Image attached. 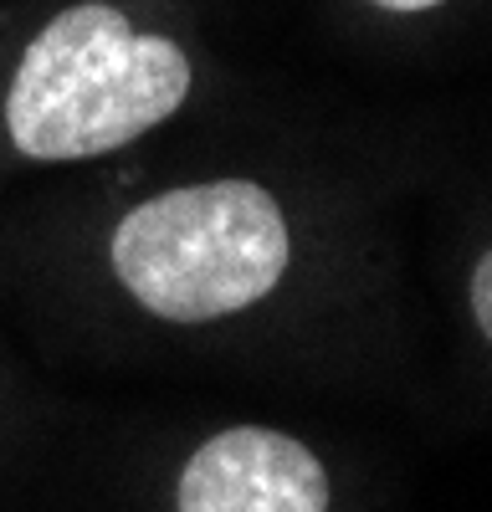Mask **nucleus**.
<instances>
[{
	"label": "nucleus",
	"instance_id": "nucleus-3",
	"mask_svg": "<svg viewBox=\"0 0 492 512\" xmlns=\"http://www.w3.org/2000/svg\"><path fill=\"white\" fill-rule=\"evenodd\" d=\"M328 502V466L272 425L205 436L175 477V512H328Z\"/></svg>",
	"mask_w": 492,
	"mask_h": 512
},
{
	"label": "nucleus",
	"instance_id": "nucleus-5",
	"mask_svg": "<svg viewBox=\"0 0 492 512\" xmlns=\"http://www.w3.org/2000/svg\"><path fill=\"white\" fill-rule=\"evenodd\" d=\"M359 11H369L375 21H426V16H441L446 6L457 0H354Z\"/></svg>",
	"mask_w": 492,
	"mask_h": 512
},
{
	"label": "nucleus",
	"instance_id": "nucleus-4",
	"mask_svg": "<svg viewBox=\"0 0 492 512\" xmlns=\"http://www.w3.org/2000/svg\"><path fill=\"white\" fill-rule=\"evenodd\" d=\"M467 313H472V328L492 344V241L477 251V262L467 272Z\"/></svg>",
	"mask_w": 492,
	"mask_h": 512
},
{
	"label": "nucleus",
	"instance_id": "nucleus-2",
	"mask_svg": "<svg viewBox=\"0 0 492 512\" xmlns=\"http://www.w3.org/2000/svg\"><path fill=\"white\" fill-rule=\"evenodd\" d=\"M98 267L144 318L211 328L287 292L303 267V216L257 169L175 175L108 210Z\"/></svg>",
	"mask_w": 492,
	"mask_h": 512
},
{
	"label": "nucleus",
	"instance_id": "nucleus-1",
	"mask_svg": "<svg viewBox=\"0 0 492 512\" xmlns=\"http://www.w3.org/2000/svg\"><path fill=\"white\" fill-rule=\"evenodd\" d=\"M205 82L175 11L52 0L0 36V169L98 164L170 128Z\"/></svg>",
	"mask_w": 492,
	"mask_h": 512
}]
</instances>
